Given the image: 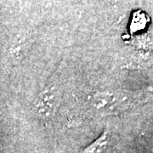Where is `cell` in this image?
<instances>
[{
  "instance_id": "1",
  "label": "cell",
  "mask_w": 153,
  "mask_h": 153,
  "mask_svg": "<svg viewBox=\"0 0 153 153\" xmlns=\"http://www.w3.org/2000/svg\"><path fill=\"white\" fill-rule=\"evenodd\" d=\"M60 103V93L59 90L51 88L45 89L38 95L34 104V108L39 117L48 120L55 117Z\"/></svg>"
},
{
  "instance_id": "2",
  "label": "cell",
  "mask_w": 153,
  "mask_h": 153,
  "mask_svg": "<svg viewBox=\"0 0 153 153\" xmlns=\"http://www.w3.org/2000/svg\"><path fill=\"white\" fill-rule=\"evenodd\" d=\"M113 102H114L113 96L104 93L94 94L91 100V104L93 105L94 107L98 110H107L110 107V105L113 104Z\"/></svg>"
},
{
  "instance_id": "3",
  "label": "cell",
  "mask_w": 153,
  "mask_h": 153,
  "mask_svg": "<svg viewBox=\"0 0 153 153\" xmlns=\"http://www.w3.org/2000/svg\"><path fill=\"white\" fill-rule=\"evenodd\" d=\"M106 144V141H105V136H101L99 140H97L95 142L92 144L89 147H88L86 150H85V152L88 153H99L101 152L103 148L105 146Z\"/></svg>"
}]
</instances>
